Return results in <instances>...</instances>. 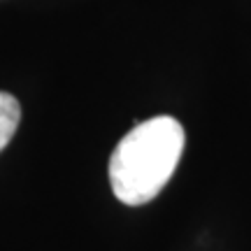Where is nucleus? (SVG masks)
Returning a JSON list of instances; mask_svg holds the SVG:
<instances>
[{"label":"nucleus","mask_w":251,"mask_h":251,"mask_svg":"<svg viewBox=\"0 0 251 251\" xmlns=\"http://www.w3.org/2000/svg\"><path fill=\"white\" fill-rule=\"evenodd\" d=\"M184 128L172 117L137 124L109 158V184L124 205H144L163 191L184 151Z\"/></svg>","instance_id":"f257e3e1"},{"label":"nucleus","mask_w":251,"mask_h":251,"mask_svg":"<svg viewBox=\"0 0 251 251\" xmlns=\"http://www.w3.org/2000/svg\"><path fill=\"white\" fill-rule=\"evenodd\" d=\"M19 121H21V105H19V100L14 96L0 91V151L14 137Z\"/></svg>","instance_id":"f03ea898"}]
</instances>
